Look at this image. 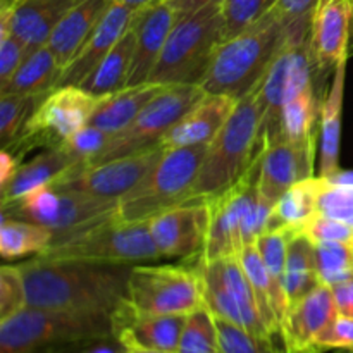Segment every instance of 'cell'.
Segmentation results:
<instances>
[{
  "mask_svg": "<svg viewBox=\"0 0 353 353\" xmlns=\"http://www.w3.org/2000/svg\"><path fill=\"white\" fill-rule=\"evenodd\" d=\"M164 2H171V0H164Z\"/></svg>",
  "mask_w": 353,
  "mask_h": 353,
  "instance_id": "cell-57",
  "label": "cell"
},
{
  "mask_svg": "<svg viewBox=\"0 0 353 353\" xmlns=\"http://www.w3.org/2000/svg\"><path fill=\"white\" fill-rule=\"evenodd\" d=\"M174 23V9L164 0L137 10L134 14L137 43H134L133 64L126 86H137L150 79Z\"/></svg>",
  "mask_w": 353,
  "mask_h": 353,
  "instance_id": "cell-22",
  "label": "cell"
},
{
  "mask_svg": "<svg viewBox=\"0 0 353 353\" xmlns=\"http://www.w3.org/2000/svg\"><path fill=\"white\" fill-rule=\"evenodd\" d=\"M134 14H137V10L114 0V3L109 7L102 21L97 24L95 30L90 33V37L83 41L74 57L62 69L57 86L81 85L95 71L97 65L102 62V59L109 54L110 48L126 33L128 28L131 26Z\"/></svg>",
  "mask_w": 353,
  "mask_h": 353,
  "instance_id": "cell-21",
  "label": "cell"
},
{
  "mask_svg": "<svg viewBox=\"0 0 353 353\" xmlns=\"http://www.w3.org/2000/svg\"><path fill=\"white\" fill-rule=\"evenodd\" d=\"M205 95L207 92L200 85H169L138 114L130 126L112 134L102 152L85 165L102 164L159 147L169 130Z\"/></svg>",
  "mask_w": 353,
  "mask_h": 353,
  "instance_id": "cell-12",
  "label": "cell"
},
{
  "mask_svg": "<svg viewBox=\"0 0 353 353\" xmlns=\"http://www.w3.org/2000/svg\"><path fill=\"white\" fill-rule=\"evenodd\" d=\"M321 181L319 214L353 228V171L340 169Z\"/></svg>",
  "mask_w": 353,
  "mask_h": 353,
  "instance_id": "cell-36",
  "label": "cell"
},
{
  "mask_svg": "<svg viewBox=\"0 0 353 353\" xmlns=\"http://www.w3.org/2000/svg\"><path fill=\"white\" fill-rule=\"evenodd\" d=\"M109 138L110 134H107L105 131L86 124L85 128L76 131L72 137H69L61 147H64L76 161L88 164L92 159H95L102 152V148L105 147Z\"/></svg>",
  "mask_w": 353,
  "mask_h": 353,
  "instance_id": "cell-44",
  "label": "cell"
},
{
  "mask_svg": "<svg viewBox=\"0 0 353 353\" xmlns=\"http://www.w3.org/2000/svg\"><path fill=\"white\" fill-rule=\"evenodd\" d=\"M223 0H171V6L176 12V19L179 17L190 16V14L196 12V10L203 9V7L214 6V3H221Z\"/></svg>",
  "mask_w": 353,
  "mask_h": 353,
  "instance_id": "cell-50",
  "label": "cell"
},
{
  "mask_svg": "<svg viewBox=\"0 0 353 353\" xmlns=\"http://www.w3.org/2000/svg\"><path fill=\"white\" fill-rule=\"evenodd\" d=\"M128 348L117 340L116 336H110V338H103V340L95 341V343H90L86 347L78 348L74 352H69V353H126Z\"/></svg>",
  "mask_w": 353,
  "mask_h": 353,
  "instance_id": "cell-49",
  "label": "cell"
},
{
  "mask_svg": "<svg viewBox=\"0 0 353 353\" xmlns=\"http://www.w3.org/2000/svg\"><path fill=\"white\" fill-rule=\"evenodd\" d=\"M221 353H288L276 345V338L261 336L224 319H217Z\"/></svg>",
  "mask_w": 353,
  "mask_h": 353,
  "instance_id": "cell-40",
  "label": "cell"
},
{
  "mask_svg": "<svg viewBox=\"0 0 353 353\" xmlns=\"http://www.w3.org/2000/svg\"><path fill=\"white\" fill-rule=\"evenodd\" d=\"M76 164H85V162L76 161L64 147L45 148L34 159L23 162L10 176L9 181L0 185L2 188L0 203H9L34 190L52 185Z\"/></svg>",
  "mask_w": 353,
  "mask_h": 353,
  "instance_id": "cell-26",
  "label": "cell"
},
{
  "mask_svg": "<svg viewBox=\"0 0 353 353\" xmlns=\"http://www.w3.org/2000/svg\"><path fill=\"white\" fill-rule=\"evenodd\" d=\"M209 145L165 150L154 171L117 205V221L145 223L176 205L190 202Z\"/></svg>",
  "mask_w": 353,
  "mask_h": 353,
  "instance_id": "cell-7",
  "label": "cell"
},
{
  "mask_svg": "<svg viewBox=\"0 0 353 353\" xmlns=\"http://www.w3.org/2000/svg\"><path fill=\"white\" fill-rule=\"evenodd\" d=\"M62 68L59 65L54 52L48 45H43L33 54L24 57L10 81L0 90V95H26L45 97L57 88Z\"/></svg>",
  "mask_w": 353,
  "mask_h": 353,
  "instance_id": "cell-33",
  "label": "cell"
},
{
  "mask_svg": "<svg viewBox=\"0 0 353 353\" xmlns=\"http://www.w3.org/2000/svg\"><path fill=\"white\" fill-rule=\"evenodd\" d=\"M81 0H17L0 9L9 10L10 31L26 45L24 57H28L48 43L55 26Z\"/></svg>",
  "mask_w": 353,
  "mask_h": 353,
  "instance_id": "cell-24",
  "label": "cell"
},
{
  "mask_svg": "<svg viewBox=\"0 0 353 353\" xmlns=\"http://www.w3.org/2000/svg\"><path fill=\"white\" fill-rule=\"evenodd\" d=\"M169 85L161 83H141L137 86H126L119 92L109 93L102 97L100 103L97 105L90 126L105 131L107 134H116L130 126L138 114L155 99L161 92H164Z\"/></svg>",
  "mask_w": 353,
  "mask_h": 353,
  "instance_id": "cell-28",
  "label": "cell"
},
{
  "mask_svg": "<svg viewBox=\"0 0 353 353\" xmlns=\"http://www.w3.org/2000/svg\"><path fill=\"white\" fill-rule=\"evenodd\" d=\"M43 97L0 95V148H9Z\"/></svg>",
  "mask_w": 353,
  "mask_h": 353,
  "instance_id": "cell-41",
  "label": "cell"
},
{
  "mask_svg": "<svg viewBox=\"0 0 353 353\" xmlns=\"http://www.w3.org/2000/svg\"><path fill=\"white\" fill-rule=\"evenodd\" d=\"M317 116H321V103L317 105L316 92L314 86H310L283 107L279 116L278 138L292 143L319 140Z\"/></svg>",
  "mask_w": 353,
  "mask_h": 353,
  "instance_id": "cell-35",
  "label": "cell"
},
{
  "mask_svg": "<svg viewBox=\"0 0 353 353\" xmlns=\"http://www.w3.org/2000/svg\"><path fill=\"white\" fill-rule=\"evenodd\" d=\"M240 261L252 283L255 296H257L261 316L269 333L274 338H281V324L288 312V299L285 286L269 272L259 254L255 243L245 245L240 252Z\"/></svg>",
  "mask_w": 353,
  "mask_h": 353,
  "instance_id": "cell-27",
  "label": "cell"
},
{
  "mask_svg": "<svg viewBox=\"0 0 353 353\" xmlns=\"http://www.w3.org/2000/svg\"><path fill=\"white\" fill-rule=\"evenodd\" d=\"M259 86L238 100L228 123L207 147L192 200H212L219 196L236 185L261 155L264 105Z\"/></svg>",
  "mask_w": 353,
  "mask_h": 353,
  "instance_id": "cell-3",
  "label": "cell"
},
{
  "mask_svg": "<svg viewBox=\"0 0 353 353\" xmlns=\"http://www.w3.org/2000/svg\"><path fill=\"white\" fill-rule=\"evenodd\" d=\"M340 316L331 286L321 285L292 305L281 324L283 348L288 353H317V338Z\"/></svg>",
  "mask_w": 353,
  "mask_h": 353,
  "instance_id": "cell-20",
  "label": "cell"
},
{
  "mask_svg": "<svg viewBox=\"0 0 353 353\" xmlns=\"http://www.w3.org/2000/svg\"><path fill=\"white\" fill-rule=\"evenodd\" d=\"M210 219V200H190L148 221V230L162 259H188L203 255Z\"/></svg>",
  "mask_w": 353,
  "mask_h": 353,
  "instance_id": "cell-16",
  "label": "cell"
},
{
  "mask_svg": "<svg viewBox=\"0 0 353 353\" xmlns=\"http://www.w3.org/2000/svg\"><path fill=\"white\" fill-rule=\"evenodd\" d=\"M321 285L323 283L316 264V243L305 233L292 234L283 278L288 309Z\"/></svg>",
  "mask_w": 353,
  "mask_h": 353,
  "instance_id": "cell-32",
  "label": "cell"
},
{
  "mask_svg": "<svg viewBox=\"0 0 353 353\" xmlns=\"http://www.w3.org/2000/svg\"><path fill=\"white\" fill-rule=\"evenodd\" d=\"M126 353H161V352H152V350H141V348H128Z\"/></svg>",
  "mask_w": 353,
  "mask_h": 353,
  "instance_id": "cell-53",
  "label": "cell"
},
{
  "mask_svg": "<svg viewBox=\"0 0 353 353\" xmlns=\"http://www.w3.org/2000/svg\"><path fill=\"white\" fill-rule=\"evenodd\" d=\"M317 141L292 143L276 138L261 152L259 196L269 209L292 188L295 183L314 176V162L317 155Z\"/></svg>",
  "mask_w": 353,
  "mask_h": 353,
  "instance_id": "cell-17",
  "label": "cell"
},
{
  "mask_svg": "<svg viewBox=\"0 0 353 353\" xmlns=\"http://www.w3.org/2000/svg\"><path fill=\"white\" fill-rule=\"evenodd\" d=\"M352 241H353V240H352Z\"/></svg>",
  "mask_w": 353,
  "mask_h": 353,
  "instance_id": "cell-58",
  "label": "cell"
},
{
  "mask_svg": "<svg viewBox=\"0 0 353 353\" xmlns=\"http://www.w3.org/2000/svg\"><path fill=\"white\" fill-rule=\"evenodd\" d=\"M37 257L124 265L152 264L162 259L150 236L148 221L123 223L116 217L88 230L54 238L50 247Z\"/></svg>",
  "mask_w": 353,
  "mask_h": 353,
  "instance_id": "cell-6",
  "label": "cell"
},
{
  "mask_svg": "<svg viewBox=\"0 0 353 353\" xmlns=\"http://www.w3.org/2000/svg\"><path fill=\"white\" fill-rule=\"evenodd\" d=\"M24 54H26V45L10 33L9 37L0 38V90L10 81L14 72L24 61Z\"/></svg>",
  "mask_w": 353,
  "mask_h": 353,
  "instance_id": "cell-47",
  "label": "cell"
},
{
  "mask_svg": "<svg viewBox=\"0 0 353 353\" xmlns=\"http://www.w3.org/2000/svg\"><path fill=\"white\" fill-rule=\"evenodd\" d=\"M116 2L124 3V6L131 7L133 10H140V9H143V7L150 6V3L159 2V0H116Z\"/></svg>",
  "mask_w": 353,
  "mask_h": 353,
  "instance_id": "cell-52",
  "label": "cell"
},
{
  "mask_svg": "<svg viewBox=\"0 0 353 353\" xmlns=\"http://www.w3.org/2000/svg\"><path fill=\"white\" fill-rule=\"evenodd\" d=\"M112 3L114 0H81L55 26L47 45L62 69L74 57Z\"/></svg>",
  "mask_w": 353,
  "mask_h": 353,
  "instance_id": "cell-29",
  "label": "cell"
},
{
  "mask_svg": "<svg viewBox=\"0 0 353 353\" xmlns=\"http://www.w3.org/2000/svg\"><path fill=\"white\" fill-rule=\"evenodd\" d=\"M28 307L26 286L17 265L0 269V323Z\"/></svg>",
  "mask_w": 353,
  "mask_h": 353,
  "instance_id": "cell-42",
  "label": "cell"
},
{
  "mask_svg": "<svg viewBox=\"0 0 353 353\" xmlns=\"http://www.w3.org/2000/svg\"><path fill=\"white\" fill-rule=\"evenodd\" d=\"M303 233L314 241V243H330V241H352L353 240V228L340 223L336 219L317 214Z\"/></svg>",
  "mask_w": 353,
  "mask_h": 353,
  "instance_id": "cell-46",
  "label": "cell"
},
{
  "mask_svg": "<svg viewBox=\"0 0 353 353\" xmlns=\"http://www.w3.org/2000/svg\"><path fill=\"white\" fill-rule=\"evenodd\" d=\"M312 50H310V14L293 19L288 38L269 65L259 93L264 105L261 147L278 138L279 116L286 103L299 97L312 83Z\"/></svg>",
  "mask_w": 353,
  "mask_h": 353,
  "instance_id": "cell-8",
  "label": "cell"
},
{
  "mask_svg": "<svg viewBox=\"0 0 353 353\" xmlns=\"http://www.w3.org/2000/svg\"><path fill=\"white\" fill-rule=\"evenodd\" d=\"M14 2H17V0H7V2L0 3V7H9V6H12Z\"/></svg>",
  "mask_w": 353,
  "mask_h": 353,
  "instance_id": "cell-54",
  "label": "cell"
},
{
  "mask_svg": "<svg viewBox=\"0 0 353 353\" xmlns=\"http://www.w3.org/2000/svg\"><path fill=\"white\" fill-rule=\"evenodd\" d=\"M347 61L338 62L333 71V79L321 102L319 121V176L327 178L340 171V141L341 116H343L345 78Z\"/></svg>",
  "mask_w": 353,
  "mask_h": 353,
  "instance_id": "cell-25",
  "label": "cell"
},
{
  "mask_svg": "<svg viewBox=\"0 0 353 353\" xmlns=\"http://www.w3.org/2000/svg\"><path fill=\"white\" fill-rule=\"evenodd\" d=\"M134 43H137V28L134 17L126 33L119 38L109 54L102 59L95 71L81 83V88L97 97H105L109 93L126 88L130 78L131 64H133Z\"/></svg>",
  "mask_w": 353,
  "mask_h": 353,
  "instance_id": "cell-31",
  "label": "cell"
},
{
  "mask_svg": "<svg viewBox=\"0 0 353 353\" xmlns=\"http://www.w3.org/2000/svg\"><path fill=\"white\" fill-rule=\"evenodd\" d=\"M117 205L119 202L48 185L12 202L2 203V214L12 219L40 224L54 231V238H61L114 219Z\"/></svg>",
  "mask_w": 353,
  "mask_h": 353,
  "instance_id": "cell-9",
  "label": "cell"
},
{
  "mask_svg": "<svg viewBox=\"0 0 353 353\" xmlns=\"http://www.w3.org/2000/svg\"><path fill=\"white\" fill-rule=\"evenodd\" d=\"M17 268L26 286L28 307L112 316L126 300L133 265L34 257Z\"/></svg>",
  "mask_w": 353,
  "mask_h": 353,
  "instance_id": "cell-1",
  "label": "cell"
},
{
  "mask_svg": "<svg viewBox=\"0 0 353 353\" xmlns=\"http://www.w3.org/2000/svg\"><path fill=\"white\" fill-rule=\"evenodd\" d=\"M316 264L321 283L343 285L353 279V241H330L316 245Z\"/></svg>",
  "mask_w": 353,
  "mask_h": 353,
  "instance_id": "cell-37",
  "label": "cell"
},
{
  "mask_svg": "<svg viewBox=\"0 0 353 353\" xmlns=\"http://www.w3.org/2000/svg\"><path fill=\"white\" fill-rule=\"evenodd\" d=\"M290 238H292V234L286 233V231H264L255 240V247H257L265 268L279 283H283V278H285Z\"/></svg>",
  "mask_w": 353,
  "mask_h": 353,
  "instance_id": "cell-43",
  "label": "cell"
},
{
  "mask_svg": "<svg viewBox=\"0 0 353 353\" xmlns=\"http://www.w3.org/2000/svg\"><path fill=\"white\" fill-rule=\"evenodd\" d=\"M340 353H353V352H340Z\"/></svg>",
  "mask_w": 353,
  "mask_h": 353,
  "instance_id": "cell-56",
  "label": "cell"
},
{
  "mask_svg": "<svg viewBox=\"0 0 353 353\" xmlns=\"http://www.w3.org/2000/svg\"><path fill=\"white\" fill-rule=\"evenodd\" d=\"M165 154L162 145L102 164H76L52 185L74 190L95 199L121 202L148 178Z\"/></svg>",
  "mask_w": 353,
  "mask_h": 353,
  "instance_id": "cell-14",
  "label": "cell"
},
{
  "mask_svg": "<svg viewBox=\"0 0 353 353\" xmlns=\"http://www.w3.org/2000/svg\"><path fill=\"white\" fill-rule=\"evenodd\" d=\"M54 231L40 224L28 223V221L12 219L2 214L0 224V255L3 261L38 255L50 247L54 241Z\"/></svg>",
  "mask_w": 353,
  "mask_h": 353,
  "instance_id": "cell-34",
  "label": "cell"
},
{
  "mask_svg": "<svg viewBox=\"0 0 353 353\" xmlns=\"http://www.w3.org/2000/svg\"><path fill=\"white\" fill-rule=\"evenodd\" d=\"M319 176L295 183L271 210L265 231H286L290 234L303 233L307 224L319 214L321 195Z\"/></svg>",
  "mask_w": 353,
  "mask_h": 353,
  "instance_id": "cell-30",
  "label": "cell"
},
{
  "mask_svg": "<svg viewBox=\"0 0 353 353\" xmlns=\"http://www.w3.org/2000/svg\"><path fill=\"white\" fill-rule=\"evenodd\" d=\"M178 353H221L216 317L205 305L186 316Z\"/></svg>",
  "mask_w": 353,
  "mask_h": 353,
  "instance_id": "cell-38",
  "label": "cell"
},
{
  "mask_svg": "<svg viewBox=\"0 0 353 353\" xmlns=\"http://www.w3.org/2000/svg\"><path fill=\"white\" fill-rule=\"evenodd\" d=\"M238 100L221 93H207L195 103L161 141L165 150L192 145H209L233 114Z\"/></svg>",
  "mask_w": 353,
  "mask_h": 353,
  "instance_id": "cell-23",
  "label": "cell"
},
{
  "mask_svg": "<svg viewBox=\"0 0 353 353\" xmlns=\"http://www.w3.org/2000/svg\"><path fill=\"white\" fill-rule=\"evenodd\" d=\"M292 24L293 19L276 7L236 37L224 40L217 47L200 86L207 93L243 99L262 83L269 65L288 38Z\"/></svg>",
  "mask_w": 353,
  "mask_h": 353,
  "instance_id": "cell-2",
  "label": "cell"
},
{
  "mask_svg": "<svg viewBox=\"0 0 353 353\" xmlns=\"http://www.w3.org/2000/svg\"><path fill=\"white\" fill-rule=\"evenodd\" d=\"M261 155L254 161L247 174L234 186L210 200L212 219L207 236L203 261L240 255L243 248V226L248 212L259 200Z\"/></svg>",
  "mask_w": 353,
  "mask_h": 353,
  "instance_id": "cell-15",
  "label": "cell"
},
{
  "mask_svg": "<svg viewBox=\"0 0 353 353\" xmlns=\"http://www.w3.org/2000/svg\"><path fill=\"white\" fill-rule=\"evenodd\" d=\"M353 40V0H317L310 12V50L314 69L334 71L348 59Z\"/></svg>",
  "mask_w": 353,
  "mask_h": 353,
  "instance_id": "cell-18",
  "label": "cell"
},
{
  "mask_svg": "<svg viewBox=\"0 0 353 353\" xmlns=\"http://www.w3.org/2000/svg\"><path fill=\"white\" fill-rule=\"evenodd\" d=\"M23 164V159L14 155L10 150H2L0 154V185L7 183L10 176L16 172V169Z\"/></svg>",
  "mask_w": 353,
  "mask_h": 353,
  "instance_id": "cell-51",
  "label": "cell"
},
{
  "mask_svg": "<svg viewBox=\"0 0 353 353\" xmlns=\"http://www.w3.org/2000/svg\"><path fill=\"white\" fill-rule=\"evenodd\" d=\"M3 2H7V0H0V3H3Z\"/></svg>",
  "mask_w": 353,
  "mask_h": 353,
  "instance_id": "cell-55",
  "label": "cell"
},
{
  "mask_svg": "<svg viewBox=\"0 0 353 353\" xmlns=\"http://www.w3.org/2000/svg\"><path fill=\"white\" fill-rule=\"evenodd\" d=\"M279 0H223V41L236 37L276 9Z\"/></svg>",
  "mask_w": 353,
  "mask_h": 353,
  "instance_id": "cell-39",
  "label": "cell"
},
{
  "mask_svg": "<svg viewBox=\"0 0 353 353\" xmlns=\"http://www.w3.org/2000/svg\"><path fill=\"white\" fill-rule=\"evenodd\" d=\"M327 350L353 352V319L347 316H338L327 330L317 338L316 352L323 353Z\"/></svg>",
  "mask_w": 353,
  "mask_h": 353,
  "instance_id": "cell-45",
  "label": "cell"
},
{
  "mask_svg": "<svg viewBox=\"0 0 353 353\" xmlns=\"http://www.w3.org/2000/svg\"><path fill=\"white\" fill-rule=\"evenodd\" d=\"M128 303L157 316H188L203 307L200 269L185 265L137 264L128 278Z\"/></svg>",
  "mask_w": 353,
  "mask_h": 353,
  "instance_id": "cell-11",
  "label": "cell"
},
{
  "mask_svg": "<svg viewBox=\"0 0 353 353\" xmlns=\"http://www.w3.org/2000/svg\"><path fill=\"white\" fill-rule=\"evenodd\" d=\"M221 43V3L179 17L169 33L161 59L148 81L161 85H200L209 72Z\"/></svg>",
  "mask_w": 353,
  "mask_h": 353,
  "instance_id": "cell-5",
  "label": "cell"
},
{
  "mask_svg": "<svg viewBox=\"0 0 353 353\" xmlns=\"http://www.w3.org/2000/svg\"><path fill=\"white\" fill-rule=\"evenodd\" d=\"M200 276L203 303L214 317L236 324L250 333L274 338L262 319L257 296L241 265L240 255L203 261Z\"/></svg>",
  "mask_w": 353,
  "mask_h": 353,
  "instance_id": "cell-13",
  "label": "cell"
},
{
  "mask_svg": "<svg viewBox=\"0 0 353 353\" xmlns=\"http://www.w3.org/2000/svg\"><path fill=\"white\" fill-rule=\"evenodd\" d=\"M110 336L112 316L26 307L0 323V353H69Z\"/></svg>",
  "mask_w": 353,
  "mask_h": 353,
  "instance_id": "cell-4",
  "label": "cell"
},
{
  "mask_svg": "<svg viewBox=\"0 0 353 353\" xmlns=\"http://www.w3.org/2000/svg\"><path fill=\"white\" fill-rule=\"evenodd\" d=\"M100 99L102 97L86 92L79 85L57 86L40 100L17 140L3 150L24 159L33 148L61 147L69 137L90 123Z\"/></svg>",
  "mask_w": 353,
  "mask_h": 353,
  "instance_id": "cell-10",
  "label": "cell"
},
{
  "mask_svg": "<svg viewBox=\"0 0 353 353\" xmlns=\"http://www.w3.org/2000/svg\"><path fill=\"white\" fill-rule=\"evenodd\" d=\"M334 299H336L338 312L341 316L352 317L353 319V279L343 285H338L333 288Z\"/></svg>",
  "mask_w": 353,
  "mask_h": 353,
  "instance_id": "cell-48",
  "label": "cell"
},
{
  "mask_svg": "<svg viewBox=\"0 0 353 353\" xmlns=\"http://www.w3.org/2000/svg\"><path fill=\"white\" fill-rule=\"evenodd\" d=\"M186 316H157L133 309L124 300L112 314L114 336L126 348L178 353Z\"/></svg>",
  "mask_w": 353,
  "mask_h": 353,
  "instance_id": "cell-19",
  "label": "cell"
}]
</instances>
